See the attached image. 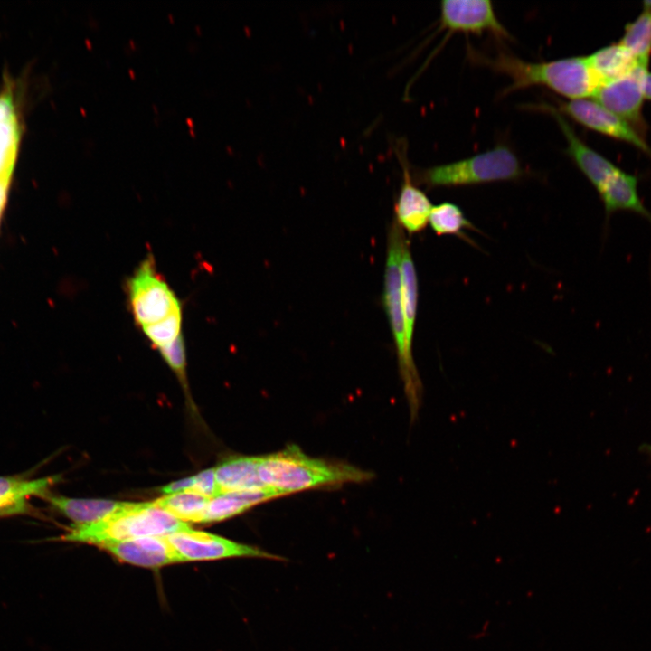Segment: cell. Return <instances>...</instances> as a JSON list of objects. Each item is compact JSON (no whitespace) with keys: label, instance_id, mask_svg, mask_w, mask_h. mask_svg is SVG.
<instances>
[{"label":"cell","instance_id":"11","mask_svg":"<svg viewBox=\"0 0 651 651\" xmlns=\"http://www.w3.org/2000/svg\"><path fill=\"white\" fill-rule=\"evenodd\" d=\"M542 108L554 118L565 137L567 142L566 155L569 156L598 192L619 168L588 146L557 108L549 105L542 106Z\"/></svg>","mask_w":651,"mask_h":651},{"label":"cell","instance_id":"28","mask_svg":"<svg viewBox=\"0 0 651 651\" xmlns=\"http://www.w3.org/2000/svg\"><path fill=\"white\" fill-rule=\"evenodd\" d=\"M9 182L10 181L0 180V201L6 200Z\"/></svg>","mask_w":651,"mask_h":651},{"label":"cell","instance_id":"14","mask_svg":"<svg viewBox=\"0 0 651 651\" xmlns=\"http://www.w3.org/2000/svg\"><path fill=\"white\" fill-rule=\"evenodd\" d=\"M401 165L402 184L395 204L394 220L403 231L417 233L426 227L433 206L426 193L414 184L404 159Z\"/></svg>","mask_w":651,"mask_h":651},{"label":"cell","instance_id":"1","mask_svg":"<svg viewBox=\"0 0 651 651\" xmlns=\"http://www.w3.org/2000/svg\"><path fill=\"white\" fill-rule=\"evenodd\" d=\"M469 53L477 62L511 79V84L502 92L503 96L517 90L542 86L573 100L593 98L600 87L586 56L530 62L505 52L494 57L479 55L474 51H469Z\"/></svg>","mask_w":651,"mask_h":651},{"label":"cell","instance_id":"15","mask_svg":"<svg viewBox=\"0 0 651 651\" xmlns=\"http://www.w3.org/2000/svg\"><path fill=\"white\" fill-rule=\"evenodd\" d=\"M638 179L635 175L618 169L598 191L607 218L618 211L637 213L651 222V212L643 203L637 192Z\"/></svg>","mask_w":651,"mask_h":651},{"label":"cell","instance_id":"26","mask_svg":"<svg viewBox=\"0 0 651 651\" xmlns=\"http://www.w3.org/2000/svg\"><path fill=\"white\" fill-rule=\"evenodd\" d=\"M194 476L190 477H185L175 482H172L161 488V492L165 495H171L184 491H189L193 486L194 485Z\"/></svg>","mask_w":651,"mask_h":651},{"label":"cell","instance_id":"6","mask_svg":"<svg viewBox=\"0 0 651 651\" xmlns=\"http://www.w3.org/2000/svg\"><path fill=\"white\" fill-rule=\"evenodd\" d=\"M127 292L131 314L141 330L182 315L181 302L159 275L152 255H147L128 278Z\"/></svg>","mask_w":651,"mask_h":651},{"label":"cell","instance_id":"27","mask_svg":"<svg viewBox=\"0 0 651 651\" xmlns=\"http://www.w3.org/2000/svg\"><path fill=\"white\" fill-rule=\"evenodd\" d=\"M644 99L651 100V72L648 70L645 72L642 80Z\"/></svg>","mask_w":651,"mask_h":651},{"label":"cell","instance_id":"22","mask_svg":"<svg viewBox=\"0 0 651 651\" xmlns=\"http://www.w3.org/2000/svg\"><path fill=\"white\" fill-rule=\"evenodd\" d=\"M210 498L191 491L165 495L155 504L183 522L201 523Z\"/></svg>","mask_w":651,"mask_h":651},{"label":"cell","instance_id":"18","mask_svg":"<svg viewBox=\"0 0 651 651\" xmlns=\"http://www.w3.org/2000/svg\"><path fill=\"white\" fill-rule=\"evenodd\" d=\"M278 497L280 495L269 488L221 493L209 500L201 523L223 521Z\"/></svg>","mask_w":651,"mask_h":651},{"label":"cell","instance_id":"20","mask_svg":"<svg viewBox=\"0 0 651 651\" xmlns=\"http://www.w3.org/2000/svg\"><path fill=\"white\" fill-rule=\"evenodd\" d=\"M401 293L408 350L412 353L418 302V280L408 240L403 245L401 261Z\"/></svg>","mask_w":651,"mask_h":651},{"label":"cell","instance_id":"19","mask_svg":"<svg viewBox=\"0 0 651 651\" xmlns=\"http://www.w3.org/2000/svg\"><path fill=\"white\" fill-rule=\"evenodd\" d=\"M600 86L623 77L641 66L634 55L619 42L606 45L586 56Z\"/></svg>","mask_w":651,"mask_h":651},{"label":"cell","instance_id":"3","mask_svg":"<svg viewBox=\"0 0 651 651\" xmlns=\"http://www.w3.org/2000/svg\"><path fill=\"white\" fill-rule=\"evenodd\" d=\"M191 528L155 502L129 503L123 510L91 524H72L61 540L99 546L142 537H164Z\"/></svg>","mask_w":651,"mask_h":651},{"label":"cell","instance_id":"8","mask_svg":"<svg viewBox=\"0 0 651 651\" xmlns=\"http://www.w3.org/2000/svg\"><path fill=\"white\" fill-rule=\"evenodd\" d=\"M557 109L582 127L627 143L651 159V146L646 137L627 121L607 110L596 100L582 99L560 101Z\"/></svg>","mask_w":651,"mask_h":651},{"label":"cell","instance_id":"10","mask_svg":"<svg viewBox=\"0 0 651 651\" xmlns=\"http://www.w3.org/2000/svg\"><path fill=\"white\" fill-rule=\"evenodd\" d=\"M439 24L449 33H489L499 39H512L488 0H444L440 3Z\"/></svg>","mask_w":651,"mask_h":651},{"label":"cell","instance_id":"9","mask_svg":"<svg viewBox=\"0 0 651 651\" xmlns=\"http://www.w3.org/2000/svg\"><path fill=\"white\" fill-rule=\"evenodd\" d=\"M647 68L637 66L627 75L602 84L596 91L595 100L609 112L630 124L646 137L648 124L643 115L644 94L642 80Z\"/></svg>","mask_w":651,"mask_h":651},{"label":"cell","instance_id":"24","mask_svg":"<svg viewBox=\"0 0 651 651\" xmlns=\"http://www.w3.org/2000/svg\"><path fill=\"white\" fill-rule=\"evenodd\" d=\"M20 138V130L16 116L0 120V180L10 181L17 146Z\"/></svg>","mask_w":651,"mask_h":651},{"label":"cell","instance_id":"29","mask_svg":"<svg viewBox=\"0 0 651 651\" xmlns=\"http://www.w3.org/2000/svg\"><path fill=\"white\" fill-rule=\"evenodd\" d=\"M5 203H6V200L0 201V220H1V215H2V212H3L4 207H5Z\"/></svg>","mask_w":651,"mask_h":651},{"label":"cell","instance_id":"17","mask_svg":"<svg viewBox=\"0 0 651 651\" xmlns=\"http://www.w3.org/2000/svg\"><path fill=\"white\" fill-rule=\"evenodd\" d=\"M259 457L236 456L220 463L214 468L220 494L267 489L259 476Z\"/></svg>","mask_w":651,"mask_h":651},{"label":"cell","instance_id":"4","mask_svg":"<svg viewBox=\"0 0 651 651\" xmlns=\"http://www.w3.org/2000/svg\"><path fill=\"white\" fill-rule=\"evenodd\" d=\"M406 241L404 231L393 220L387 238L383 303L397 351L399 372L409 403L410 420L413 422L419 415L423 388L414 363L413 354L408 350L405 338L400 261Z\"/></svg>","mask_w":651,"mask_h":651},{"label":"cell","instance_id":"13","mask_svg":"<svg viewBox=\"0 0 651 651\" xmlns=\"http://www.w3.org/2000/svg\"><path fill=\"white\" fill-rule=\"evenodd\" d=\"M61 476L29 478L22 476H0V517L32 514L33 497L45 498Z\"/></svg>","mask_w":651,"mask_h":651},{"label":"cell","instance_id":"2","mask_svg":"<svg viewBox=\"0 0 651 651\" xmlns=\"http://www.w3.org/2000/svg\"><path fill=\"white\" fill-rule=\"evenodd\" d=\"M259 476L263 485L280 496L308 489L361 483L373 475L352 465L312 458L297 446L261 456Z\"/></svg>","mask_w":651,"mask_h":651},{"label":"cell","instance_id":"12","mask_svg":"<svg viewBox=\"0 0 651 651\" xmlns=\"http://www.w3.org/2000/svg\"><path fill=\"white\" fill-rule=\"evenodd\" d=\"M120 561L145 568H160L182 562L165 536L142 537L99 546Z\"/></svg>","mask_w":651,"mask_h":651},{"label":"cell","instance_id":"5","mask_svg":"<svg viewBox=\"0 0 651 651\" xmlns=\"http://www.w3.org/2000/svg\"><path fill=\"white\" fill-rule=\"evenodd\" d=\"M523 166L506 146L495 147L467 158L435 165L419 173V183L429 188L479 184L520 178Z\"/></svg>","mask_w":651,"mask_h":651},{"label":"cell","instance_id":"16","mask_svg":"<svg viewBox=\"0 0 651 651\" xmlns=\"http://www.w3.org/2000/svg\"><path fill=\"white\" fill-rule=\"evenodd\" d=\"M55 510L74 524H91L107 519L126 508L130 502L106 499L71 498L49 494L44 498Z\"/></svg>","mask_w":651,"mask_h":651},{"label":"cell","instance_id":"21","mask_svg":"<svg viewBox=\"0 0 651 651\" xmlns=\"http://www.w3.org/2000/svg\"><path fill=\"white\" fill-rule=\"evenodd\" d=\"M619 42L641 66L648 68L651 57V1H644L642 12L625 25Z\"/></svg>","mask_w":651,"mask_h":651},{"label":"cell","instance_id":"7","mask_svg":"<svg viewBox=\"0 0 651 651\" xmlns=\"http://www.w3.org/2000/svg\"><path fill=\"white\" fill-rule=\"evenodd\" d=\"M182 562L213 561L230 558H259L287 561L259 547L241 543L216 534L192 528L165 536Z\"/></svg>","mask_w":651,"mask_h":651},{"label":"cell","instance_id":"25","mask_svg":"<svg viewBox=\"0 0 651 651\" xmlns=\"http://www.w3.org/2000/svg\"><path fill=\"white\" fill-rule=\"evenodd\" d=\"M194 478V485L189 491L204 495L210 499L220 494L214 468L202 471L195 475Z\"/></svg>","mask_w":651,"mask_h":651},{"label":"cell","instance_id":"23","mask_svg":"<svg viewBox=\"0 0 651 651\" xmlns=\"http://www.w3.org/2000/svg\"><path fill=\"white\" fill-rule=\"evenodd\" d=\"M429 223L437 235L463 236L465 229L472 228L462 210L455 203L444 202L432 207Z\"/></svg>","mask_w":651,"mask_h":651}]
</instances>
